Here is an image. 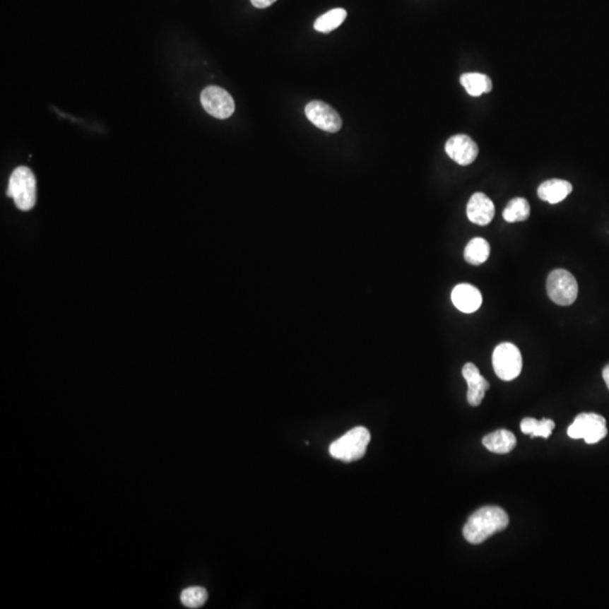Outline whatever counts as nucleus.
<instances>
[{
  "mask_svg": "<svg viewBox=\"0 0 609 609\" xmlns=\"http://www.w3.org/2000/svg\"><path fill=\"white\" fill-rule=\"evenodd\" d=\"M370 442V433L364 427H355L348 431L343 437L332 442L330 446V455L338 461H358L362 459Z\"/></svg>",
  "mask_w": 609,
  "mask_h": 609,
  "instance_id": "7ed1b4c3",
  "label": "nucleus"
},
{
  "mask_svg": "<svg viewBox=\"0 0 609 609\" xmlns=\"http://www.w3.org/2000/svg\"><path fill=\"white\" fill-rule=\"evenodd\" d=\"M490 256V245L484 238H473L465 247L464 257L472 266H481Z\"/></svg>",
  "mask_w": 609,
  "mask_h": 609,
  "instance_id": "dca6fc26",
  "label": "nucleus"
},
{
  "mask_svg": "<svg viewBox=\"0 0 609 609\" xmlns=\"http://www.w3.org/2000/svg\"><path fill=\"white\" fill-rule=\"evenodd\" d=\"M451 302L455 304V307L463 313H474L481 307V291L474 285L461 283L454 288L451 292Z\"/></svg>",
  "mask_w": 609,
  "mask_h": 609,
  "instance_id": "f8f14e48",
  "label": "nucleus"
},
{
  "mask_svg": "<svg viewBox=\"0 0 609 609\" xmlns=\"http://www.w3.org/2000/svg\"><path fill=\"white\" fill-rule=\"evenodd\" d=\"M347 18V11L343 8H336L332 11H327L324 15H321L316 20L314 24V28L316 31L321 33H330L334 31L336 28L341 25L344 20Z\"/></svg>",
  "mask_w": 609,
  "mask_h": 609,
  "instance_id": "6ab92c4d",
  "label": "nucleus"
},
{
  "mask_svg": "<svg viewBox=\"0 0 609 609\" xmlns=\"http://www.w3.org/2000/svg\"><path fill=\"white\" fill-rule=\"evenodd\" d=\"M508 525V514L503 509L495 506L483 507L467 520L463 535L467 542L478 545L499 531H504Z\"/></svg>",
  "mask_w": 609,
  "mask_h": 609,
  "instance_id": "f257e3e1",
  "label": "nucleus"
},
{
  "mask_svg": "<svg viewBox=\"0 0 609 609\" xmlns=\"http://www.w3.org/2000/svg\"><path fill=\"white\" fill-rule=\"evenodd\" d=\"M277 0H251L252 5L256 7V8H266V7H270Z\"/></svg>",
  "mask_w": 609,
  "mask_h": 609,
  "instance_id": "412c9836",
  "label": "nucleus"
},
{
  "mask_svg": "<svg viewBox=\"0 0 609 609\" xmlns=\"http://www.w3.org/2000/svg\"><path fill=\"white\" fill-rule=\"evenodd\" d=\"M517 439L508 430H497L483 438V446L495 454H508L516 447Z\"/></svg>",
  "mask_w": 609,
  "mask_h": 609,
  "instance_id": "4468645a",
  "label": "nucleus"
},
{
  "mask_svg": "<svg viewBox=\"0 0 609 609\" xmlns=\"http://www.w3.org/2000/svg\"><path fill=\"white\" fill-rule=\"evenodd\" d=\"M603 378H604L605 383H606L607 387L609 389V365H607L604 370H603Z\"/></svg>",
  "mask_w": 609,
  "mask_h": 609,
  "instance_id": "4be33fe9",
  "label": "nucleus"
},
{
  "mask_svg": "<svg viewBox=\"0 0 609 609\" xmlns=\"http://www.w3.org/2000/svg\"><path fill=\"white\" fill-rule=\"evenodd\" d=\"M572 192V184L565 179H548L538 187L537 194L543 201L550 204L560 203Z\"/></svg>",
  "mask_w": 609,
  "mask_h": 609,
  "instance_id": "ddd939ff",
  "label": "nucleus"
},
{
  "mask_svg": "<svg viewBox=\"0 0 609 609\" xmlns=\"http://www.w3.org/2000/svg\"><path fill=\"white\" fill-rule=\"evenodd\" d=\"M492 364L500 379L510 382L516 379L523 369V357L514 344L504 342L495 348L492 355Z\"/></svg>",
  "mask_w": 609,
  "mask_h": 609,
  "instance_id": "39448f33",
  "label": "nucleus"
},
{
  "mask_svg": "<svg viewBox=\"0 0 609 609\" xmlns=\"http://www.w3.org/2000/svg\"><path fill=\"white\" fill-rule=\"evenodd\" d=\"M444 150L454 162L461 166L470 165L478 156V146L467 134H456L449 138Z\"/></svg>",
  "mask_w": 609,
  "mask_h": 609,
  "instance_id": "1a4fd4ad",
  "label": "nucleus"
},
{
  "mask_svg": "<svg viewBox=\"0 0 609 609\" xmlns=\"http://www.w3.org/2000/svg\"><path fill=\"white\" fill-rule=\"evenodd\" d=\"M466 213L473 224L487 226L495 218V203L487 194L474 193L467 203Z\"/></svg>",
  "mask_w": 609,
  "mask_h": 609,
  "instance_id": "9b49d317",
  "label": "nucleus"
},
{
  "mask_svg": "<svg viewBox=\"0 0 609 609\" xmlns=\"http://www.w3.org/2000/svg\"><path fill=\"white\" fill-rule=\"evenodd\" d=\"M201 104L213 118H230L235 111V102L232 95L218 86H208L202 90Z\"/></svg>",
  "mask_w": 609,
  "mask_h": 609,
  "instance_id": "0eeeda50",
  "label": "nucleus"
},
{
  "mask_svg": "<svg viewBox=\"0 0 609 609\" xmlns=\"http://www.w3.org/2000/svg\"><path fill=\"white\" fill-rule=\"evenodd\" d=\"M567 434L572 439H584L589 444H597L607 436L606 420L599 414H579L567 429Z\"/></svg>",
  "mask_w": 609,
  "mask_h": 609,
  "instance_id": "423d86ee",
  "label": "nucleus"
},
{
  "mask_svg": "<svg viewBox=\"0 0 609 609\" xmlns=\"http://www.w3.org/2000/svg\"><path fill=\"white\" fill-rule=\"evenodd\" d=\"M546 290L556 304L570 306L578 297V283L570 272L564 268H556L548 276Z\"/></svg>",
  "mask_w": 609,
  "mask_h": 609,
  "instance_id": "20e7f679",
  "label": "nucleus"
},
{
  "mask_svg": "<svg viewBox=\"0 0 609 609\" xmlns=\"http://www.w3.org/2000/svg\"><path fill=\"white\" fill-rule=\"evenodd\" d=\"M463 377L467 383V402L472 406H478L483 401L485 393L489 391L490 384L482 376L478 367L472 362L463 367Z\"/></svg>",
  "mask_w": 609,
  "mask_h": 609,
  "instance_id": "9d476101",
  "label": "nucleus"
},
{
  "mask_svg": "<svg viewBox=\"0 0 609 609\" xmlns=\"http://www.w3.org/2000/svg\"><path fill=\"white\" fill-rule=\"evenodd\" d=\"M208 599L207 590L202 587H190L183 590L181 601L187 608H200Z\"/></svg>",
  "mask_w": 609,
  "mask_h": 609,
  "instance_id": "aec40b11",
  "label": "nucleus"
},
{
  "mask_svg": "<svg viewBox=\"0 0 609 609\" xmlns=\"http://www.w3.org/2000/svg\"><path fill=\"white\" fill-rule=\"evenodd\" d=\"M304 113L308 120L323 131L334 134L340 131V129L342 128V119L340 114L324 102H310L304 107Z\"/></svg>",
  "mask_w": 609,
  "mask_h": 609,
  "instance_id": "6e6552de",
  "label": "nucleus"
},
{
  "mask_svg": "<svg viewBox=\"0 0 609 609\" xmlns=\"http://www.w3.org/2000/svg\"><path fill=\"white\" fill-rule=\"evenodd\" d=\"M555 427V423L553 420L543 419L536 420L533 418H526L520 423V429L525 434H531V438L536 437H542V438H548L552 434Z\"/></svg>",
  "mask_w": 609,
  "mask_h": 609,
  "instance_id": "a211bd4d",
  "label": "nucleus"
},
{
  "mask_svg": "<svg viewBox=\"0 0 609 609\" xmlns=\"http://www.w3.org/2000/svg\"><path fill=\"white\" fill-rule=\"evenodd\" d=\"M7 196L22 211L33 209L37 202V179L30 168L20 166L14 170L9 179Z\"/></svg>",
  "mask_w": 609,
  "mask_h": 609,
  "instance_id": "f03ea898",
  "label": "nucleus"
},
{
  "mask_svg": "<svg viewBox=\"0 0 609 609\" xmlns=\"http://www.w3.org/2000/svg\"><path fill=\"white\" fill-rule=\"evenodd\" d=\"M503 219L507 223L525 221L531 215V206L525 198H514L509 201L503 210Z\"/></svg>",
  "mask_w": 609,
  "mask_h": 609,
  "instance_id": "f3484780",
  "label": "nucleus"
},
{
  "mask_svg": "<svg viewBox=\"0 0 609 609\" xmlns=\"http://www.w3.org/2000/svg\"><path fill=\"white\" fill-rule=\"evenodd\" d=\"M461 83L466 92L474 97H478L484 93L491 92L493 87L489 76L478 73H467L461 75Z\"/></svg>",
  "mask_w": 609,
  "mask_h": 609,
  "instance_id": "2eb2a0df",
  "label": "nucleus"
}]
</instances>
